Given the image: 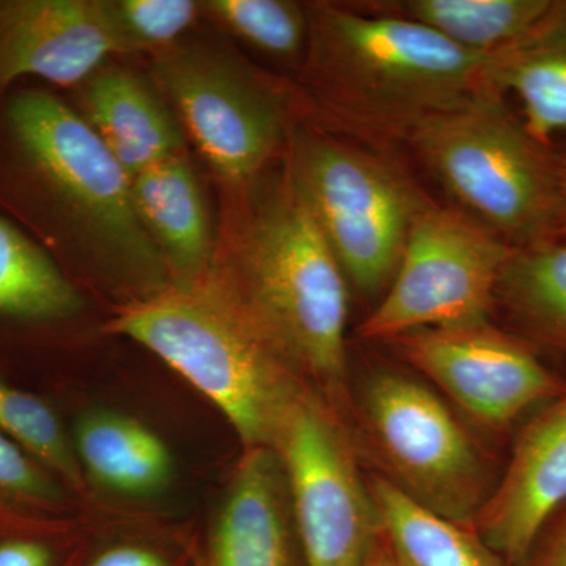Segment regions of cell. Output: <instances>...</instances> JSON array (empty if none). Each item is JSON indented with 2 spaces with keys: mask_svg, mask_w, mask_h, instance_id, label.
I'll return each instance as SVG.
<instances>
[{
  "mask_svg": "<svg viewBox=\"0 0 566 566\" xmlns=\"http://www.w3.org/2000/svg\"><path fill=\"white\" fill-rule=\"evenodd\" d=\"M551 0H367L354 9L422 25L463 50L493 54L520 40Z\"/></svg>",
  "mask_w": 566,
  "mask_h": 566,
  "instance_id": "20",
  "label": "cell"
},
{
  "mask_svg": "<svg viewBox=\"0 0 566 566\" xmlns=\"http://www.w3.org/2000/svg\"><path fill=\"white\" fill-rule=\"evenodd\" d=\"M566 504V390L527 416L474 528L521 566L543 524Z\"/></svg>",
  "mask_w": 566,
  "mask_h": 566,
  "instance_id": "12",
  "label": "cell"
},
{
  "mask_svg": "<svg viewBox=\"0 0 566 566\" xmlns=\"http://www.w3.org/2000/svg\"><path fill=\"white\" fill-rule=\"evenodd\" d=\"M554 153H556L558 177H560L562 193V222L560 240H566V137L562 140L553 142Z\"/></svg>",
  "mask_w": 566,
  "mask_h": 566,
  "instance_id": "30",
  "label": "cell"
},
{
  "mask_svg": "<svg viewBox=\"0 0 566 566\" xmlns=\"http://www.w3.org/2000/svg\"><path fill=\"white\" fill-rule=\"evenodd\" d=\"M307 10L305 81L329 133L345 139L390 155L424 120L491 87L490 54L415 22L349 2L307 3Z\"/></svg>",
  "mask_w": 566,
  "mask_h": 566,
  "instance_id": "2",
  "label": "cell"
},
{
  "mask_svg": "<svg viewBox=\"0 0 566 566\" xmlns=\"http://www.w3.org/2000/svg\"><path fill=\"white\" fill-rule=\"evenodd\" d=\"M115 52L103 0H0V88L24 76L71 87Z\"/></svg>",
  "mask_w": 566,
  "mask_h": 566,
  "instance_id": "13",
  "label": "cell"
},
{
  "mask_svg": "<svg viewBox=\"0 0 566 566\" xmlns=\"http://www.w3.org/2000/svg\"><path fill=\"white\" fill-rule=\"evenodd\" d=\"M132 186L134 207L170 281L185 285L208 274L216 245L207 200L188 155L150 167Z\"/></svg>",
  "mask_w": 566,
  "mask_h": 566,
  "instance_id": "16",
  "label": "cell"
},
{
  "mask_svg": "<svg viewBox=\"0 0 566 566\" xmlns=\"http://www.w3.org/2000/svg\"><path fill=\"white\" fill-rule=\"evenodd\" d=\"M521 566H566V504L539 528Z\"/></svg>",
  "mask_w": 566,
  "mask_h": 566,
  "instance_id": "29",
  "label": "cell"
},
{
  "mask_svg": "<svg viewBox=\"0 0 566 566\" xmlns=\"http://www.w3.org/2000/svg\"><path fill=\"white\" fill-rule=\"evenodd\" d=\"M73 566H199L196 539L151 526H117L82 538Z\"/></svg>",
  "mask_w": 566,
  "mask_h": 566,
  "instance_id": "26",
  "label": "cell"
},
{
  "mask_svg": "<svg viewBox=\"0 0 566 566\" xmlns=\"http://www.w3.org/2000/svg\"><path fill=\"white\" fill-rule=\"evenodd\" d=\"M486 81L520 99L536 139L566 136V0H551L543 17L515 43L488 57Z\"/></svg>",
  "mask_w": 566,
  "mask_h": 566,
  "instance_id": "17",
  "label": "cell"
},
{
  "mask_svg": "<svg viewBox=\"0 0 566 566\" xmlns=\"http://www.w3.org/2000/svg\"><path fill=\"white\" fill-rule=\"evenodd\" d=\"M118 52H159L175 46L202 14L193 0H103Z\"/></svg>",
  "mask_w": 566,
  "mask_h": 566,
  "instance_id": "27",
  "label": "cell"
},
{
  "mask_svg": "<svg viewBox=\"0 0 566 566\" xmlns=\"http://www.w3.org/2000/svg\"><path fill=\"white\" fill-rule=\"evenodd\" d=\"M389 344L415 374L495 433L566 390V379L531 346L491 322L412 331Z\"/></svg>",
  "mask_w": 566,
  "mask_h": 566,
  "instance_id": "11",
  "label": "cell"
},
{
  "mask_svg": "<svg viewBox=\"0 0 566 566\" xmlns=\"http://www.w3.org/2000/svg\"><path fill=\"white\" fill-rule=\"evenodd\" d=\"M65 486L0 431V531L62 526Z\"/></svg>",
  "mask_w": 566,
  "mask_h": 566,
  "instance_id": "25",
  "label": "cell"
},
{
  "mask_svg": "<svg viewBox=\"0 0 566 566\" xmlns=\"http://www.w3.org/2000/svg\"><path fill=\"white\" fill-rule=\"evenodd\" d=\"M0 431L39 461L63 486L84 497L88 482L73 438L43 398L0 379Z\"/></svg>",
  "mask_w": 566,
  "mask_h": 566,
  "instance_id": "23",
  "label": "cell"
},
{
  "mask_svg": "<svg viewBox=\"0 0 566 566\" xmlns=\"http://www.w3.org/2000/svg\"><path fill=\"white\" fill-rule=\"evenodd\" d=\"M196 554L199 566H304L289 486L271 447L243 449Z\"/></svg>",
  "mask_w": 566,
  "mask_h": 566,
  "instance_id": "14",
  "label": "cell"
},
{
  "mask_svg": "<svg viewBox=\"0 0 566 566\" xmlns=\"http://www.w3.org/2000/svg\"><path fill=\"white\" fill-rule=\"evenodd\" d=\"M285 166L349 283L381 300L409 230L431 200L387 153L326 132L293 128Z\"/></svg>",
  "mask_w": 566,
  "mask_h": 566,
  "instance_id": "6",
  "label": "cell"
},
{
  "mask_svg": "<svg viewBox=\"0 0 566 566\" xmlns=\"http://www.w3.org/2000/svg\"><path fill=\"white\" fill-rule=\"evenodd\" d=\"M208 271L304 381L352 415L349 283L285 166L241 189Z\"/></svg>",
  "mask_w": 566,
  "mask_h": 566,
  "instance_id": "1",
  "label": "cell"
},
{
  "mask_svg": "<svg viewBox=\"0 0 566 566\" xmlns=\"http://www.w3.org/2000/svg\"><path fill=\"white\" fill-rule=\"evenodd\" d=\"M107 333L132 338L196 387L243 449L270 446L283 406L307 382L210 273L137 297Z\"/></svg>",
  "mask_w": 566,
  "mask_h": 566,
  "instance_id": "3",
  "label": "cell"
},
{
  "mask_svg": "<svg viewBox=\"0 0 566 566\" xmlns=\"http://www.w3.org/2000/svg\"><path fill=\"white\" fill-rule=\"evenodd\" d=\"M71 438L87 482L111 493L153 497L172 483L170 447L136 417L93 409L80 417Z\"/></svg>",
  "mask_w": 566,
  "mask_h": 566,
  "instance_id": "18",
  "label": "cell"
},
{
  "mask_svg": "<svg viewBox=\"0 0 566 566\" xmlns=\"http://www.w3.org/2000/svg\"><path fill=\"white\" fill-rule=\"evenodd\" d=\"M202 13L238 40L271 57L305 55L311 35L307 3L293 0H207Z\"/></svg>",
  "mask_w": 566,
  "mask_h": 566,
  "instance_id": "24",
  "label": "cell"
},
{
  "mask_svg": "<svg viewBox=\"0 0 566 566\" xmlns=\"http://www.w3.org/2000/svg\"><path fill=\"white\" fill-rule=\"evenodd\" d=\"M368 483L382 534L405 566H510L474 527L423 509L378 474Z\"/></svg>",
  "mask_w": 566,
  "mask_h": 566,
  "instance_id": "21",
  "label": "cell"
},
{
  "mask_svg": "<svg viewBox=\"0 0 566 566\" xmlns=\"http://www.w3.org/2000/svg\"><path fill=\"white\" fill-rule=\"evenodd\" d=\"M464 214L512 248L560 240L553 144L536 139L505 95L486 87L417 126L408 140Z\"/></svg>",
  "mask_w": 566,
  "mask_h": 566,
  "instance_id": "4",
  "label": "cell"
},
{
  "mask_svg": "<svg viewBox=\"0 0 566 566\" xmlns=\"http://www.w3.org/2000/svg\"><path fill=\"white\" fill-rule=\"evenodd\" d=\"M495 311L510 334L566 363V240L515 248L499 281Z\"/></svg>",
  "mask_w": 566,
  "mask_h": 566,
  "instance_id": "19",
  "label": "cell"
},
{
  "mask_svg": "<svg viewBox=\"0 0 566 566\" xmlns=\"http://www.w3.org/2000/svg\"><path fill=\"white\" fill-rule=\"evenodd\" d=\"M364 566H405L400 558L394 553L385 534H381L378 545L375 546L374 553L368 557L367 564Z\"/></svg>",
  "mask_w": 566,
  "mask_h": 566,
  "instance_id": "31",
  "label": "cell"
},
{
  "mask_svg": "<svg viewBox=\"0 0 566 566\" xmlns=\"http://www.w3.org/2000/svg\"><path fill=\"white\" fill-rule=\"evenodd\" d=\"M155 85L214 172L243 189L289 145L285 95L243 62L203 43L156 54Z\"/></svg>",
  "mask_w": 566,
  "mask_h": 566,
  "instance_id": "9",
  "label": "cell"
},
{
  "mask_svg": "<svg viewBox=\"0 0 566 566\" xmlns=\"http://www.w3.org/2000/svg\"><path fill=\"white\" fill-rule=\"evenodd\" d=\"M82 538L66 524L0 531V566H73Z\"/></svg>",
  "mask_w": 566,
  "mask_h": 566,
  "instance_id": "28",
  "label": "cell"
},
{
  "mask_svg": "<svg viewBox=\"0 0 566 566\" xmlns=\"http://www.w3.org/2000/svg\"><path fill=\"white\" fill-rule=\"evenodd\" d=\"M349 422L360 455L378 468L375 474L436 515L474 527L501 474L424 379L376 368L353 398Z\"/></svg>",
  "mask_w": 566,
  "mask_h": 566,
  "instance_id": "5",
  "label": "cell"
},
{
  "mask_svg": "<svg viewBox=\"0 0 566 566\" xmlns=\"http://www.w3.org/2000/svg\"><path fill=\"white\" fill-rule=\"evenodd\" d=\"M81 294L50 255L0 216V316L57 322L80 314Z\"/></svg>",
  "mask_w": 566,
  "mask_h": 566,
  "instance_id": "22",
  "label": "cell"
},
{
  "mask_svg": "<svg viewBox=\"0 0 566 566\" xmlns=\"http://www.w3.org/2000/svg\"><path fill=\"white\" fill-rule=\"evenodd\" d=\"M7 123L29 169L104 262L137 282L142 296L172 283L134 207L132 178L84 115L24 91L10 99Z\"/></svg>",
  "mask_w": 566,
  "mask_h": 566,
  "instance_id": "7",
  "label": "cell"
},
{
  "mask_svg": "<svg viewBox=\"0 0 566 566\" xmlns=\"http://www.w3.org/2000/svg\"><path fill=\"white\" fill-rule=\"evenodd\" d=\"M289 486L304 566H364L382 526L349 416L301 382L271 434Z\"/></svg>",
  "mask_w": 566,
  "mask_h": 566,
  "instance_id": "8",
  "label": "cell"
},
{
  "mask_svg": "<svg viewBox=\"0 0 566 566\" xmlns=\"http://www.w3.org/2000/svg\"><path fill=\"white\" fill-rule=\"evenodd\" d=\"M85 120L129 178L186 155L177 114L155 82L122 66L98 70L84 91Z\"/></svg>",
  "mask_w": 566,
  "mask_h": 566,
  "instance_id": "15",
  "label": "cell"
},
{
  "mask_svg": "<svg viewBox=\"0 0 566 566\" xmlns=\"http://www.w3.org/2000/svg\"><path fill=\"white\" fill-rule=\"evenodd\" d=\"M512 245L463 211L431 202L417 216L389 289L359 326L367 342L491 322Z\"/></svg>",
  "mask_w": 566,
  "mask_h": 566,
  "instance_id": "10",
  "label": "cell"
}]
</instances>
